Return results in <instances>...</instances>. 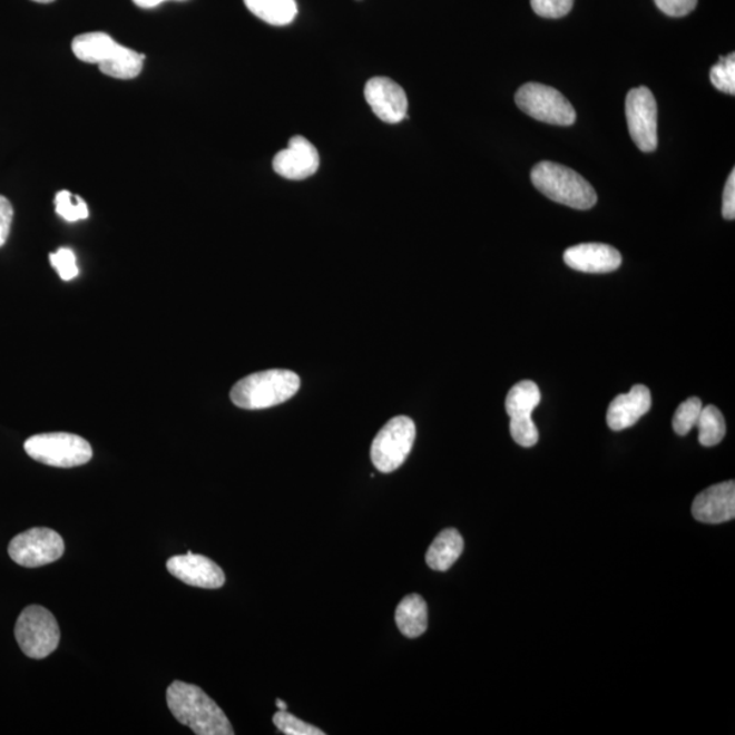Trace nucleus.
<instances>
[{
    "instance_id": "f257e3e1",
    "label": "nucleus",
    "mask_w": 735,
    "mask_h": 735,
    "mask_svg": "<svg viewBox=\"0 0 735 735\" xmlns=\"http://www.w3.org/2000/svg\"><path fill=\"white\" fill-rule=\"evenodd\" d=\"M171 715L198 735H233L235 731L224 710L199 686L175 682L168 686Z\"/></svg>"
},
{
    "instance_id": "f03ea898",
    "label": "nucleus",
    "mask_w": 735,
    "mask_h": 735,
    "mask_svg": "<svg viewBox=\"0 0 735 735\" xmlns=\"http://www.w3.org/2000/svg\"><path fill=\"white\" fill-rule=\"evenodd\" d=\"M72 52L85 63L97 65L104 76L116 79L137 78L146 59L144 53L120 46L102 32L77 36L72 41Z\"/></svg>"
},
{
    "instance_id": "7ed1b4c3",
    "label": "nucleus",
    "mask_w": 735,
    "mask_h": 735,
    "mask_svg": "<svg viewBox=\"0 0 735 735\" xmlns=\"http://www.w3.org/2000/svg\"><path fill=\"white\" fill-rule=\"evenodd\" d=\"M300 389V378L287 370L257 372L233 385L231 400L237 408L262 410L290 401Z\"/></svg>"
},
{
    "instance_id": "20e7f679",
    "label": "nucleus",
    "mask_w": 735,
    "mask_h": 735,
    "mask_svg": "<svg viewBox=\"0 0 735 735\" xmlns=\"http://www.w3.org/2000/svg\"><path fill=\"white\" fill-rule=\"evenodd\" d=\"M531 182L538 192L557 204L588 210L597 204V193L578 171L564 165L543 161L531 170Z\"/></svg>"
},
{
    "instance_id": "39448f33",
    "label": "nucleus",
    "mask_w": 735,
    "mask_h": 735,
    "mask_svg": "<svg viewBox=\"0 0 735 735\" xmlns=\"http://www.w3.org/2000/svg\"><path fill=\"white\" fill-rule=\"evenodd\" d=\"M23 449L35 461L61 469L77 468L94 457L88 440L65 432L35 434L24 441Z\"/></svg>"
},
{
    "instance_id": "423d86ee",
    "label": "nucleus",
    "mask_w": 735,
    "mask_h": 735,
    "mask_svg": "<svg viewBox=\"0 0 735 735\" xmlns=\"http://www.w3.org/2000/svg\"><path fill=\"white\" fill-rule=\"evenodd\" d=\"M16 639L27 657L47 658L59 646L60 629L57 618L42 606H28L18 617Z\"/></svg>"
},
{
    "instance_id": "0eeeda50",
    "label": "nucleus",
    "mask_w": 735,
    "mask_h": 735,
    "mask_svg": "<svg viewBox=\"0 0 735 735\" xmlns=\"http://www.w3.org/2000/svg\"><path fill=\"white\" fill-rule=\"evenodd\" d=\"M415 440V425L406 415L395 416L380 429L371 447L373 464L382 473H392L406 461Z\"/></svg>"
},
{
    "instance_id": "6e6552de",
    "label": "nucleus",
    "mask_w": 735,
    "mask_h": 735,
    "mask_svg": "<svg viewBox=\"0 0 735 735\" xmlns=\"http://www.w3.org/2000/svg\"><path fill=\"white\" fill-rule=\"evenodd\" d=\"M514 101L525 114L548 125L571 126L576 120L571 102L559 90L547 85L536 82L523 85L514 96Z\"/></svg>"
},
{
    "instance_id": "1a4fd4ad",
    "label": "nucleus",
    "mask_w": 735,
    "mask_h": 735,
    "mask_svg": "<svg viewBox=\"0 0 735 735\" xmlns=\"http://www.w3.org/2000/svg\"><path fill=\"white\" fill-rule=\"evenodd\" d=\"M65 553L63 538L47 527H35L11 539L9 556L18 566L37 568L58 561Z\"/></svg>"
},
{
    "instance_id": "9d476101",
    "label": "nucleus",
    "mask_w": 735,
    "mask_h": 735,
    "mask_svg": "<svg viewBox=\"0 0 735 735\" xmlns=\"http://www.w3.org/2000/svg\"><path fill=\"white\" fill-rule=\"evenodd\" d=\"M541 402V391L531 380L514 384L506 400L507 414L511 416V437L519 445L530 449L538 443L539 433L531 419L532 412Z\"/></svg>"
},
{
    "instance_id": "9b49d317",
    "label": "nucleus",
    "mask_w": 735,
    "mask_h": 735,
    "mask_svg": "<svg viewBox=\"0 0 735 735\" xmlns=\"http://www.w3.org/2000/svg\"><path fill=\"white\" fill-rule=\"evenodd\" d=\"M630 138L641 151H654L658 146L657 101L651 90L641 86L629 91L625 101Z\"/></svg>"
},
{
    "instance_id": "f8f14e48",
    "label": "nucleus",
    "mask_w": 735,
    "mask_h": 735,
    "mask_svg": "<svg viewBox=\"0 0 735 735\" xmlns=\"http://www.w3.org/2000/svg\"><path fill=\"white\" fill-rule=\"evenodd\" d=\"M365 100L373 114L389 125H398L408 116V96L402 86L390 78L375 77L366 82Z\"/></svg>"
},
{
    "instance_id": "ddd939ff",
    "label": "nucleus",
    "mask_w": 735,
    "mask_h": 735,
    "mask_svg": "<svg viewBox=\"0 0 735 735\" xmlns=\"http://www.w3.org/2000/svg\"><path fill=\"white\" fill-rule=\"evenodd\" d=\"M321 165L316 147L308 139L296 135L290 139L286 149L273 159L275 174L287 180H305L314 176Z\"/></svg>"
},
{
    "instance_id": "4468645a",
    "label": "nucleus",
    "mask_w": 735,
    "mask_h": 735,
    "mask_svg": "<svg viewBox=\"0 0 735 735\" xmlns=\"http://www.w3.org/2000/svg\"><path fill=\"white\" fill-rule=\"evenodd\" d=\"M168 571L184 584L199 588H219L225 585V574L216 562L206 556L186 555L174 556L167 562Z\"/></svg>"
},
{
    "instance_id": "2eb2a0df",
    "label": "nucleus",
    "mask_w": 735,
    "mask_h": 735,
    "mask_svg": "<svg viewBox=\"0 0 735 735\" xmlns=\"http://www.w3.org/2000/svg\"><path fill=\"white\" fill-rule=\"evenodd\" d=\"M692 514L702 523L718 525L735 518V482L709 487L696 496Z\"/></svg>"
},
{
    "instance_id": "dca6fc26",
    "label": "nucleus",
    "mask_w": 735,
    "mask_h": 735,
    "mask_svg": "<svg viewBox=\"0 0 735 735\" xmlns=\"http://www.w3.org/2000/svg\"><path fill=\"white\" fill-rule=\"evenodd\" d=\"M566 265L581 273L605 274L621 266V254L608 244L586 243L574 245L564 253Z\"/></svg>"
},
{
    "instance_id": "f3484780",
    "label": "nucleus",
    "mask_w": 735,
    "mask_h": 735,
    "mask_svg": "<svg viewBox=\"0 0 735 735\" xmlns=\"http://www.w3.org/2000/svg\"><path fill=\"white\" fill-rule=\"evenodd\" d=\"M651 392L643 384L635 385L628 394L616 396L606 415L609 428L618 432L634 427L651 409Z\"/></svg>"
},
{
    "instance_id": "a211bd4d",
    "label": "nucleus",
    "mask_w": 735,
    "mask_h": 735,
    "mask_svg": "<svg viewBox=\"0 0 735 735\" xmlns=\"http://www.w3.org/2000/svg\"><path fill=\"white\" fill-rule=\"evenodd\" d=\"M464 548L463 538L455 529H447L434 538L425 556L428 567L433 571H449L461 557Z\"/></svg>"
},
{
    "instance_id": "6ab92c4d",
    "label": "nucleus",
    "mask_w": 735,
    "mask_h": 735,
    "mask_svg": "<svg viewBox=\"0 0 735 735\" xmlns=\"http://www.w3.org/2000/svg\"><path fill=\"white\" fill-rule=\"evenodd\" d=\"M395 621L398 629L404 636L409 637V639H415V637L424 634L428 628V606L425 599L416 596V594H410V596L404 597L401 604L398 605Z\"/></svg>"
},
{
    "instance_id": "aec40b11",
    "label": "nucleus",
    "mask_w": 735,
    "mask_h": 735,
    "mask_svg": "<svg viewBox=\"0 0 735 735\" xmlns=\"http://www.w3.org/2000/svg\"><path fill=\"white\" fill-rule=\"evenodd\" d=\"M254 16L274 27H285L297 16L296 0H244Z\"/></svg>"
},
{
    "instance_id": "412c9836",
    "label": "nucleus",
    "mask_w": 735,
    "mask_h": 735,
    "mask_svg": "<svg viewBox=\"0 0 735 735\" xmlns=\"http://www.w3.org/2000/svg\"><path fill=\"white\" fill-rule=\"evenodd\" d=\"M698 441L704 447H714L719 444L726 434L725 416L721 413L718 408L714 404H708L703 408L700 415H698Z\"/></svg>"
},
{
    "instance_id": "4be33fe9",
    "label": "nucleus",
    "mask_w": 735,
    "mask_h": 735,
    "mask_svg": "<svg viewBox=\"0 0 735 735\" xmlns=\"http://www.w3.org/2000/svg\"><path fill=\"white\" fill-rule=\"evenodd\" d=\"M703 403L698 398H689L679 404L676 413L673 416L674 432L679 437H685L697 424L698 415H700Z\"/></svg>"
},
{
    "instance_id": "5701e85b",
    "label": "nucleus",
    "mask_w": 735,
    "mask_h": 735,
    "mask_svg": "<svg viewBox=\"0 0 735 735\" xmlns=\"http://www.w3.org/2000/svg\"><path fill=\"white\" fill-rule=\"evenodd\" d=\"M55 206L59 216L67 223H77L89 217V208L85 200L69 192H59L55 198Z\"/></svg>"
},
{
    "instance_id": "b1692460",
    "label": "nucleus",
    "mask_w": 735,
    "mask_h": 735,
    "mask_svg": "<svg viewBox=\"0 0 735 735\" xmlns=\"http://www.w3.org/2000/svg\"><path fill=\"white\" fill-rule=\"evenodd\" d=\"M710 82L723 94L735 95V55L722 58L709 72Z\"/></svg>"
},
{
    "instance_id": "393cba45",
    "label": "nucleus",
    "mask_w": 735,
    "mask_h": 735,
    "mask_svg": "<svg viewBox=\"0 0 735 735\" xmlns=\"http://www.w3.org/2000/svg\"><path fill=\"white\" fill-rule=\"evenodd\" d=\"M274 725L277 726L281 733L286 735H323L326 734L315 726L310 725L296 716L286 713V710H278L273 716Z\"/></svg>"
},
{
    "instance_id": "a878e982",
    "label": "nucleus",
    "mask_w": 735,
    "mask_h": 735,
    "mask_svg": "<svg viewBox=\"0 0 735 735\" xmlns=\"http://www.w3.org/2000/svg\"><path fill=\"white\" fill-rule=\"evenodd\" d=\"M49 261L63 281H71L79 274L76 254L70 248H59L57 253L49 255Z\"/></svg>"
},
{
    "instance_id": "bb28decb",
    "label": "nucleus",
    "mask_w": 735,
    "mask_h": 735,
    "mask_svg": "<svg viewBox=\"0 0 735 735\" xmlns=\"http://www.w3.org/2000/svg\"><path fill=\"white\" fill-rule=\"evenodd\" d=\"M575 0H531L536 14L543 18L566 17L574 8Z\"/></svg>"
},
{
    "instance_id": "cd10ccee",
    "label": "nucleus",
    "mask_w": 735,
    "mask_h": 735,
    "mask_svg": "<svg viewBox=\"0 0 735 735\" xmlns=\"http://www.w3.org/2000/svg\"><path fill=\"white\" fill-rule=\"evenodd\" d=\"M657 8L669 17H685L694 11L697 0H654Z\"/></svg>"
},
{
    "instance_id": "c85d7f7f",
    "label": "nucleus",
    "mask_w": 735,
    "mask_h": 735,
    "mask_svg": "<svg viewBox=\"0 0 735 735\" xmlns=\"http://www.w3.org/2000/svg\"><path fill=\"white\" fill-rule=\"evenodd\" d=\"M12 218H14V208L6 196L0 195V247L8 242Z\"/></svg>"
},
{
    "instance_id": "c756f323",
    "label": "nucleus",
    "mask_w": 735,
    "mask_h": 735,
    "mask_svg": "<svg viewBox=\"0 0 735 735\" xmlns=\"http://www.w3.org/2000/svg\"><path fill=\"white\" fill-rule=\"evenodd\" d=\"M722 216L731 220L735 218V170L728 176L725 192H723Z\"/></svg>"
},
{
    "instance_id": "7c9ffc66",
    "label": "nucleus",
    "mask_w": 735,
    "mask_h": 735,
    "mask_svg": "<svg viewBox=\"0 0 735 735\" xmlns=\"http://www.w3.org/2000/svg\"><path fill=\"white\" fill-rule=\"evenodd\" d=\"M138 8L143 9H155L157 6L167 2V0H133Z\"/></svg>"
},
{
    "instance_id": "2f4dec72",
    "label": "nucleus",
    "mask_w": 735,
    "mask_h": 735,
    "mask_svg": "<svg viewBox=\"0 0 735 735\" xmlns=\"http://www.w3.org/2000/svg\"><path fill=\"white\" fill-rule=\"evenodd\" d=\"M275 703H277V707L280 708V710H286L287 709L286 703L284 700H281V698H277V702H275Z\"/></svg>"
},
{
    "instance_id": "473e14b6",
    "label": "nucleus",
    "mask_w": 735,
    "mask_h": 735,
    "mask_svg": "<svg viewBox=\"0 0 735 735\" xmlns=\"http://www.w3.org/2000/svg\"><path fill=\"white\" fill-rule=\"evenodd\" d=\"M33 2H37V3H52V2H55V0H33Z\"/></svg>"
}]
</instances>
